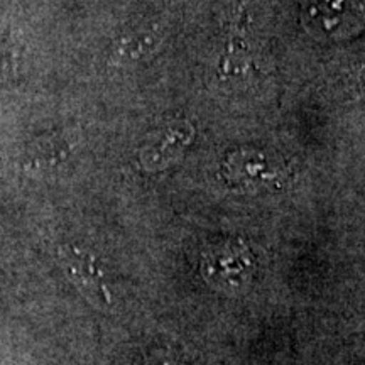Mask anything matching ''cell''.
<instances>
[{
	"instance_id": "obj_4",
	"label": "cell",
	"mask_w": 365,
	"mask_h": 365,
	"mask_svg": "<svg viewBox=\"0 0 365 365\" xmlns=\"http://www.w3.org/2000/svg\"><path fill=\"white\" fill-rule=\"evenodd\" d=\"M158 34L154 33H140L132 34L129 38H124L120 44L117 46L113 51V59L117 63H129L137 61V59H144L150 53L156 51L158 48Z\"/></svg>"
},
{
	"instance_id": "obj_5",
	"label": "cell",
	"mask_w": 365,
	"mask_h": 365,
	"mask_svg": "<svg viewBox=\"0 0 365 365\" xmlns=\"http://www.w3.org/2000/svg\"><path fill=\"white\" fill-rule=\"evenodd\" d=\"M145 365H176V364L173 362L170 354L158 350V352H153L149 355L148 364H145Z\"/></svg>"
},
{
	"instance_id": "obj_1",
	"label": "cell",
	"mask_w": 365,
	"mask_h": 365,
	"mask_svg": "<svg viewBox=\"0 0 365 365\" xmlns=\"http://www.w3.org/2000/svg\"><path fill=\"white\" fill-rule=\"evenodd\" d=\"M59 262L76 289L85 296L90 304L98 309H108L112 307V294L108 289L102 267L86 250L73 245L59 249Z\"/></svg>"
},
{
	"instance_id": "obj_3",
	"label": "cell",
	"mask_w": 365,
	"mask_h": 365,
	"mask_svg": "<svg viewBox=\"0 0 365 365\" xmlns=\"http://www.w3.org/2000/svg\"><path fill=\"white\" fill-rule=\"evenodd\" d=\"M252 70V56H250V48L245 41V36L237 33L232 36L230 43L227 46L225 56L222 59V78L225 80H240L247 78Z\"/></svg>"
},
{
	"instance_id": "obj_2",
	"label": "cell",
	"mask_w": 365,
	"mask_h": 365,
	"mask_svg": "<svg viewBox=\"0 0 365 365\" xmlns=\"http://www.w3.org/2000/svg\"><path fill=\"white\" fill-rule=\"evenodd\" d=\"M191 137H193V127L186 124V122L173 124L159 137L156 145H150L143 154V164L148 170L164 168L173 159H176L178 154L190 143Z\"/></svg>"
}]
</instances>
